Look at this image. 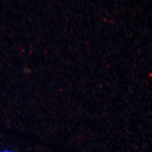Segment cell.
Segmentation results:
<instances>
[{
    "label": "cell",
    "mask_w": 152,
    "mask_h": 152,
    "mask_svg": "<svg viewBox=\"0 0 152 152\" xmlns=\"http://www.w3.org/2000/svg\"><path fill=\"white\" fill-rule=\"evenodd\" d=\"M0 152H13L12 151H10V150H4V151H1Z\"/></svg>",
    "instance_id": "cell-1"
}]
</instances>
